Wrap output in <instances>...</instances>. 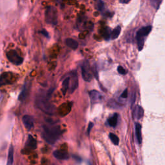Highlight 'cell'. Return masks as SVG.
<instances>
[{
	"mask_svg": "<svg viewBox=\"0 0 165 165\" xmlns=\"http://www.w3.org/2000/svg\"><path fill=\"white\" fill-rule=\"evenodd\" d=\"M61 129L59 125H43L41 135L48 143L53 145L59 139L61 135Z\"/></svg>",
	"mask_w": 165,
	"mask_h": 165,
	"instance_id": "1",
	"label": "cell"
},
{
	"mask_svg": "<svg viewBox=\"0 0 165 165\" xmlns=\"http://www.w3.org/2000/svg\"><path fill=\"white\" fill-rule=\"evenodd\" d=\"M36 105L47 114H53L56 110L54 105L49 101L48 97L47 96H37L36 100Z\"/></svg>",
	"mask_w": 165,
	"mask_h": 165,
	"instance_id": "2",
	"label": "cell"
},
{
	"mask_svg": "<svg viewBox=\"0 0 165 165\" xmlns=\"http://www.w3.org/2000/svg\"><path fill=\"white\" fill-rule=\"evenodd\" d=\"M152 30L151 26H147L142 27L141 29L137 32V45H138L139 51H141L142 48L144 47V42H145V37L150 34V32Z\"/></svg>",
	"mask_w": 165,
	"mask_h": 165,
	"instance_id": "3",
	"label": "cell"
},
{
	"mask_svg": "<svg viewBox=\"0 0 165 165\" xmlns=\"http://www.w3.org/2000/svg\"><path fill=\"white\" fill-rule=\"evenodd\" d=\"M55 7H48L45 11V20L48 23L56 24L58 14Z\"/></svg>",
	"mask_w": 165,
	"mask_h": 165,
	"instance_id": "4",
	"label": "cell"
},
{
	"mask_svg": "<svg viewBox=\"0 0 165 165\" xmlns=\"http://www.w3.org/2000/svg\"><path fill=\"white\" fill-rule=\"evenodd\" d=\"M82 77L85 81L90 82L93 78L90 64L88 61H85L81 66Z\"/></svg>",
	"mask_w": 165,
	"mask_h": 165,
	"instance_id": "5",
	"label": "cell"
},
{
	"mask_svg": "<svg viewBox=\"0 0 165 165\" xmlns=\"http://www.w3.org/2000/svg\"><path fill=\"white\" fill-rule=\"evenodd\" d=\"M7 56L9 61L15 65H21L23 61V58L19 56L17 52L14 50L9 51L7 53Z\"/></svg>",
	"mask_w": 165,
	"mask_h": 165,
	"instance_id": "6",
	"label": "cell"
},
{
	"mask_svg": "<svg viewBox=\"0 0 165 165\" xmlns=\"http://www.w3.org/2000/svg\"><path fill=\"white\" fill-rule=\"evenodd\" d=\"M70 85L69 88L70 90V92L72 93L78 86V74H77L76 70L72 71L70 72Z\"/></svg>",
	"mask_w": 165,
	"mask_h": 165,
	"instance_id": "7",
	"label": "cell"
},
{
	"mask_svg": "<svg viewBox=\"0 0 165 165\" xmlns=\"http://www.w3.org/2000/svg\"><path fill=\"white\" fill-rule=\"evenodd\" d=\"M90 100L92 103H97L103 101V96L100 92L96 90H92L89 93Z\"/></svg>",
	"mask_w": 165,
	"mask_h": 165,
	"instance_id": "8",
	"label": "cell"
},
{
	"mask_svg": "<svg viewBox=\"0 0 165 165\" xmlns=\"http://www.w3.org/2000/svg\"><path fill=\"white\" fill-rule=\"evenodd\" d=\"M36 148H37L36 140L31 135H29L25 145V149L29 151H30L35 150Z\"/></svg>",
	"mask_w": 165,
	"mask_h": 165,
	"instance_id": "9",
	"label": "cell"
},
{
	"mask_svg": "<svg viewBox=\"0 0 165 165\" xmlns=\"http://www.w3.org/2000/svg\"><path fill=\"white\" fill-rule=\"evenodd\" d=\"M23 122L25 127L28 130L32 129L34 126V119L30 115H24L23 117Z\"/></svg>",
	"mask_w": 165,
	"mask_h": 165,
	"instance_id": "10",
	"label": "cell"
},
{
	"mask_svg": "<svg viewBox=\"0 0 165 165\" xmlns=\"http://www.w3.org/2000/svg\"><path fill=\"white\" fill-rule=\"evenodd\" d=\"M54 156L59 160H66L69 158V155L66 151L63 150H56L54 152Z\"/></svg>",
	"mask_w": 165,
	"mask_h": 165,
	"instance_id": "11",
	"label": "cell"
},
{
	"mask_svg": "<svg viewBox=\"0 0 165 165\" xmlns=\"http://www.w3.org/2000/svg\"><path fill=\"white\" fill-rule=\"evenodd\" d=\"M144 115V110L141 107L137 105L134 110L133 118L135 119H140Z\"/></svg>",
	"mask_w": 165,
	"mask_h": 165,
	"instance_id": "12",
	"label": "cell"
},
{
	"mask_svg": "<svg viewBox=\"0 0 165 165\" xmlns=\"http://www.w3.org/2000/svg\"><path fill=\"white\" fill-rule=\"evenodd\" d=\"M135 130L137 142H138L139 144H141L142 142V135H141V125L139 123L135 124Z\"/></svg>",
	"mask_w": 165,
	"mask_h": 165,
	"instance_id": "13",
	"label": "cell"
},
{
	"mask_svg": "<svg viewBox=\"0 0 165 165\" xmlns=\"http://www.w3.org/2000/svg\"><path fill=\"white\" fill-rule=\"evenodd\" d=\"M65 43L66 45H67L68 47L74 49V50L77 49L78 47V43L75 40L72 39V38H67V39L65 40Z\"/></svg>",
	"mask_w": 165,
	"mask_h": 165,
	"instance_id": "14",
	"label": "cell"
},
{
	"mask_svg": "<svg viewBox=\"0 0 165 165\" xmlns=\"http://www.w3.org/2000/svg\"><path fill=\"white\" fill-rule=\"evenodd\" d=\"M118 114H114L112 116H111L108 119V125L112 127H115L118 125Z\"/></svg>",
	"mask_w": 165,
	"mask_h": 165,
	"instance_id": "15",
	"label": "cell"
},
{
	"mask_svg": "<svg viewBox=\"0 0 165 165\" xmlns=\"http://www.w3.org/2000/svg\"><path fill=\"white\" fill-rule=\"evenodd\" d=\"M29 93V86L28 85H25L23 86V89L22 90L21 92L20 93V94L19 96V101H23L25 100L26 97L28 96Z\"/></svg>",
	"mask_w": 165,
	"mask_h": 165,
	"instance_id": "16",
	"label": "cell"
},
{
	"mask_svg": "<svg viewBox=\"0 0 165 165\" xmlns=\"http://www.w3.org/2000/svg\"><path fill=\"white\" fill-rule=\"evenodd\" d=\"M14 161V148L11 145L9 150L7 165H12Z\"/></svg>",
	"mask_w": 165,
	"mask_h": 165,
	"instance_id": "17",
	"label": "cell"
},
{
	"mask_svg": "<svg viewBox=\"0 0 165 165\" xmlns=\"http://www.w3.org/2000/svg\"><path fill=\"white\" fill-rule=\"evenodd\" d=\"M69 85H70V78L68 77V78L65 79L62 84V91L63 95H65L67 90H68Z\"/></svg>",
	"mask_w": 165,
	"mask_h": 165,
	"instance_id": "18",
	"label": "cell"
},
{
	"mask_svg": "<svg viewBox=\"0 0 165 165\" xmlns=\"http://www.w3.org/2000/svg\"><path fill=\"white\" fill-rule=\"evenodd\" d=\"M121 30V26H118L116 27V28H115L112 31V32L111 33V38H112V39L115 40V39H116V38H118V36L120 34Z\"/></svg>",
	"mask_w": 165,
	"mask_h": 165,
	"instance_id": "19",
	"label": "cell"
},
{
	"mask_svg": "<svg viewBox=\"0 0 165 165\" xmlns=\"http://www.w3.org/2000/svg\"><path fill=\"white\" fill-rule=\"evenodd\" d=\"M109 137H110V139H111V141L113 142V143L115 145H119V139L118 137L116 135L114 134H112V133H111L109 134Z\"/></svg>",
	"mask_w": 165,
	"mask_h": 165,
	"instance_id": "20",
	"label": "cell"
},
{
	"mask_svg": "<svg viewBox=\"0 0 165 165\" xmlns=\"http://www.w3.org/2000/svg\"><path fill=\"white\" fill-rule=\"evenodd\" d=\"M162 0H150V3L152 6L156 9H158L161 3Z\"/></svg>",
	"mask_w": 165,
	"mask_h": 165,
	"instance_id": "21",
	"label": "cell"
},
{
	"mask_svg": "<svg viewBox=\"0 0 165 165\" xmlns=\"http://www.w3.org/2000/svg\"><path fill=\"white\" fill-rule=\"evenodd\" d=\"M103 37L106 40H108L111 37V33L108 29H107L103 32Z\"/></svg>",
	"mask_w": 165,
	"mask_h": 165,
	"instance_id": "22",
	"label": "cell"
},
{
	"mask_svg": "<svg viewBox=\"0 0 165 165\" xmlns=\"http://www.w3.org/2000/svg\"><path fill=\"white\" fill-rule=\"evenodd\" d=\"M97 9L100 11L103 10V9L104 8V4L103 2V1H101V0H97Z\"/></svg>",
	"mask_w": 165,
	"mask_h": 165,
	"instance_id": "23",
	"label": "cell"
},
{
	"mask_svg": "<svg viewBox=\"0 0 165 165\" xmlns=\"http://www.w3.org/2000/svg\"><path fill=\"white\" fill-rule=\"evenodd\" d=\"M118 71L120 74H122V75H125L127 73V71H126L123 67H122L121 66H119L118 68Z\"/></svg>",
	"mask_w": 165,
	"mask_h": 165,
	"instance_id": "24",
	"label": "cell"
},
{
	"mask_svg": "<svg viewBox=\"0 0 165 165\" xmlns=\"http://www.w3.org/2000/svg\"><path fill=\"white\" fill-rule=\"evenodd\" d=\"M135 98H136V94L135 93H133L132 95V97H131V107H132L134 104L135 103Z\"/></svg>",
	"mask_w": 165,
	"mask_h": 165,
	"instance_id": "25",
	"label": "cell"
},
{
	"mask_svg": "<svg viewBox=\"0 0 165 165\" xmlns=\"http://www.w3.org/2000/svg\"><path fill=\"white\" fill-rule=\"evenodd\" d=\"M127 97H128V90L127 89H125L124 90V92L122 93V94L121 95V97L126 99Z\"/></svg>",
	"mask_w": 165,
	"mask_h": 165,
	"instance_id": "26",
	"label": "cell"
},
{
	"mask_svg": "<svg viewBox=\"0 0 165 165\" xmlns=\"http://www.w3.org/2000/svg\"><path fill=\"white\" fill-rule=\"evenodd\" d=\"M40 32L41 33V34H42L43 35H44V36H45V37H47V38L49 37V34H48V32H47L46 30L43 29L41 31H40Z\"/></svg>",
	"mask_w": 165,
	"mask_h": 165,
	"instance_id": "27",
	"label": "cell"
},
{
	"mask_svg": "<svg viewBox=\"0 0 165 165\" xmlns=\"http://www.w3.org/2000/svg\"><path fill=\"white\" fill-rule=\"evenodd\" d=\"M93 125L92 123H89V127H88V130H87V133H88V134H90V131H91V129H92V127H93Z\"/></svg>",
	"mask_w": 165,
	"mask_h": 165,
	"instance_id": "28",
	"label": "cell"
},
{
	"mask_svg": "<svg viewBox=\"0 0 165 165\" xmlns=\"http://www.w3.org/2000/svg\"><path fill=\"white\" fill-rule=\"evenodd\" d=\"M131 0H119L120 3H128Z\"/></svg>",
	"mask_w": 165,
	"mask_h": 165,
	"instance_id": "29",
	"label": "cell"
},
{
	"mask_svg": "<svg viewBox=\"0 0 165 165\" xmlns=\"http://www.w3.org/2000/svg\"><path fill=\"white\" fill-rule=\"evenodd\" d=\"M74 158L76 161H78L79 162H80L81 160V158L79 157H78V156H74Z\"/></svg>",
	"mask_w": 165,
	"mask_h": 165,
	"instance_id": "30",
	"label": "cell"
}]
</instances>
